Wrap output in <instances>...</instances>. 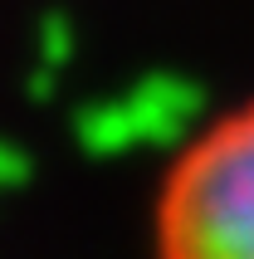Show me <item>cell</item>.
Wrapping results in <instances>:
<instances>
[{
  "label": "cell",
  "mask_w": 254,
  "mask_h": 259,
  "mask_svg": "<svg viewBox=\"0 0 254 259\" xmlns=\"http://www.w3.org/2000/svg\"><path fill=\"white\" fill-rule=\"evenodd\" d=\"M147 259H254V83L191 117L156 161Z\"/></svg>",
  "instance_id": "obj_1"
}]
</instances>
